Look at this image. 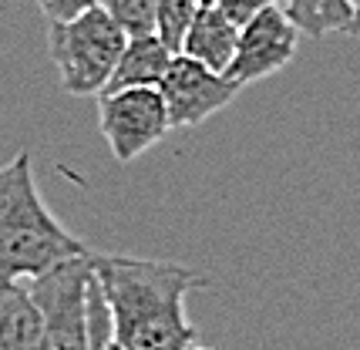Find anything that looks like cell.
I'll return each instance as SVG.
<instances>
[{"label": "cell", "instance_id": "cell-1", "mask_svg": "<svg viewBox=\"0 0 360 350\" xmlns=\"http://www.w3.org/2000/svg\"><path fill=\"white\" fill-rule=\"evenodd\" d=\"M91 276L108 303L115 344L122 350H188L195 327L186 317V297L209 280L169 259L91 253Z\"/></svg>", "mask_w": 360, "mask_h": 350}, {"label": "cell", "instance_id": "cell-2", "mask_svg": "<svg viewBox=\"0 0 360 350\" xmlns=\"http://www.w3.org/2000/svg\"><path fill=\"white\" fill-rule=\"evenodd\" d=\"M91 256L88 242L68 233L41 199L31 152L0 165V287L41 280L71 259Z\"/></svg>", "mask_w": 360, "mask_h": 350}, {"label": "cell", "instance_id": "cell-3", "mask_svg": "<svg viewBox=\"0 0 360 350\" xmlns=\"http://www.w3.org/2000/svg\"><path fill=\"white\" fill-rule=\"evenodd\" d=\"M125 44L128 34L101 7H91L64 24H51L47 31V51L58 67L61 88L75 98L105 95Z\"/></svg>", "mask_w": 360, "mask_h": 350}, {"label": "cell", "instance_id": "cell-4", "mask_svg": "<svg viewBox=\"0 0 360 350\" xmlns=\"http://www.w3.org/2000/svg\"><path fill=\"white\" fill-rule=\"evenodd\" d=\"M91 256L71 259L31 283V297L41 310L44 347L41 350H91L88 327V283Z\"/></svg>", "mask_w": 360, "mask_h": 350}, {"label": "cell", "instance_id": "cell-5", "mask_svg": "<svg viewBox=\"0 0 360 350\" xmlns=\"http://www.w3.org/2000/svg\"><path fill=\"white\" fill-rule=\"evenodd\" d=\"M98 128L115 162L128 165L172 131V118L158 88H128L98 98Z\"/></svg>", "mask_w": 360, "mask_h": 350}, {"label": "cell", "instance_id": "cell-6", "mask_svg": "<svg viewBox=\"0 0 360 350\" xmlns=\"http://www.w3.org/2000/svg\"><path fill=\"white\" fill-rule=\"evenodd\" d=\"M158 91L165 98L172 128H195L216 112L229 108L239 95V84L188 54H175Z\"/></svg>", "mask_w": 360, "mask_h": 350}, {"label": "cell", "instance_id": "cell-7", "mask_svg": "<svg viewBox=\"0 0 360 350\" xmlns=\"http://www.w3.org/2000/svg\"><path fill=\"white\" fill-rule=\"evenodd\" d=\"M300 44V27L293 24V17L283 11V4L269 7L263 14H256L250 24L239 27V44H236V58L229 64V78L246 88L256 81L269 78L283 71L286 64L297 58Z\"/></svg>", "mask_w": 360, "mask_h": 350}, {"label": "cell", "instance_id": "cell-8", "mask_svg": "<svg viewBox=\"0 0 360 350\" xmlns=\"http://www.w3.org/2000/svg\"><path fill=\"white\" fill-rule=\"evenodd\" d=\"M172 51L158 41V34H139V37H128L125 51L118 58V67L111 74L105 95L111 91H128V88H158L169 64H172Z\"/></svg>", "mask_w": 360, "mask_h": 350}, {"label": "cell", "instance_id": "cell-9", "mask_svg": "<svg viewBox=\"0 0 360 350\" xmlns=\"http://www.w3.org/2000/svg\"><path fill=\"white\" fill-rule=\"evenodd\" d=\"M236 44H239V27L222 14L219 7H212V11H199L195 14L186 41H182V54L226 74L236 58Z\"/></svg>", "mask_w": 360, "mask_h": 350}, {"label": "cell", "instance_id": "cell-10", "mask_svg": "<svg viewBox=\"0 0 360 350\" xmlns=\"http://www.w3.org/2000/svg\"><path fill=\"white\" fill-rule=\"evenodd\" d=\"M44 323L31 297V287L4 283L0 287V350H41Z\"/></svg>", "mask_w": 360, "mask_h": 350}, {"label": "cell", "instance_id": "cell-11", "mask_svg": "<svg viewBox=\"0 0 360 350\" xmlns=\"http://www.w3.org/2000/svg\"><path fill=\"white\" fill-rule=\"evenodd\" d=\"M283 11L293 17L300 34L323 37V34H350L354 24V4L350 0H283Z\"/></svg>", "mask_w": 360, "mask_h": 350}, {"label": "cell", "instance_id": "cell-12", "mask_svg": "<svg viewBox=\"0 0 360 350\" xmlns=\"http://www.w3.org/2000/svg\"><path fill=\"white\" fill-rule=\"evenodd\" d=\"M195 14H199L195 0H155V34L172 54H182V41Z\"/></svg>", "mask_w": 360, "mask_h": 350}, {"label": "cell", "instance_id": "cell-13", "mask_svg": "<svg viewBox=\"0 0 360 350\" xmlns=\"http://www.w3.org/2000/svg\"><path fill=\"white\" fill-rule=\"evenodd\" d=\"M94 7H101L128 37L155 34V0H94Z\"/></svg>", "mask_w": 360, "mask_h": 350}, {"label": "cell", "instance_id": "cell-14", "mask_svg": "<svg viewBox=\"0 0 360 350\" xmlns=\"http://www.w3.org/2000/svg\"><path fill=\"white\" fill-rule=\"evenodd\" d=\"M88 327H91V350H122L115 344V330H111V313L108 303L101 297L98 283H88Z\"/></svg>", "mask_w": 360, "mask_h": 350}, {"label": "cell", "instance_id": "cell-15", "mask_svg": "<svg viewBox=\"0 0 360 350\" xmlns=\"http://www.w3.org/2000/svg\"><path fill=\"white\" fill-rule=\"evenodd\" d=\"M276 4H283V0H222L219 11L233 20L236 27H243V24H250L256 14H263V11L276 7Z\"/></svg>", "mask_w": 360, "mask_h": 350}, {"label": "cell", "instance_id": "cell-16", "mask_svg": "<svg viewBox=\"0 0 360 350\" xmlns=\"http://www.w3.org/2000/svg\"><path fill=\"white\" fill-rule=\"evenodd\" d=\"M37 7L51 24H64V20H75L84 11H91L94 0H37Z\"/></svg>", "mask_w": 360, "mask_h": 350}, {"label": "cell", "instance_id": "cell-17", "mask_svg": "<svg viewBox=\"0 0 360 350\" xmlns=\"http://www.w3.org/2000/svg\"><path fill=\"white\" fill-rule=\"evenodd\" d=\"M222 0H195V7H199V11H212V7H219Z\"/></svg>", "mask_w": 360, "mask_h": 350}, {"label": "cell", "instance_id": "cell-18", "mask_svg": "<svg viewBox=\"0 0 360 350\" xmlns=\"http://www.w3.org/2000/svg\"><path fill=\"white\" fill-rule=\"evenodd\" d=\"M350 34H357V37H360V7H357V14H354V24H350Z\"/></svg>", "mask_w": 360, "mask_h": 350}, {"label": "cell", "instance_id": "cell-19", "mask_svg": "<svg viewBox=\"0 0 360 350\" xmlns=\"http://www.w3.org/2000/svg\"><path fill=\"white\" fill-rule=\"evenodd\" d=\"M188 350H216V347H199V344H192V347Z\"/></svg>", "mask_w": 360, "mask_h": 350}, {"label": "cell", "instance_id": "cell-20", "mask_svg": "<svg viewBox=\"0 0 360 350\" xmlns=\"http://www.w3.org/2000/svg\"><path fill=\"white\" fill-rule=\"evenodd\" d=\"M350 4H354V11H357V7H360V0H350Z\"/></svg>", "mask_w": 360, "mask_h": 350}]
</instances>
